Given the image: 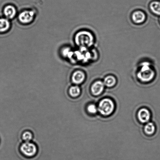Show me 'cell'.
<instances>
[{"label": "cell", "instance_id": "obj_1", "mask_svg": "<svg viewBox=\"0 0 160 160\" xmlns=\"http://www.w3.org/2000/svg\"><path fill=\"white\" fill-rule=\"evenodd\" d=\"M75 42L78 46L86 48L92 45L93 43V38L90 32L87 31H81L75 36Z\"/></svg>", "mask_w": 160, "mask_h": 160}, {"label": "cell", "instance_id": "obj_2", "mask_svg": "<svg viewBox=\"0 0 160 160\" xmlns=\"http://www.w3.org/2000/svg\"><path fill=\"white\" fill-rule=\"evenodd\" d=\"M155 76L154 71L150 68L149 64H143L142 69L138 74V77L140 81L143 82H148L152 81Z\"/></svg>", "mask_w": 160, "mask_h": 160}, {"label": "cell", "instance_id": "obj_3", "mask_svg": "<svg viewBox=\"0 0 160 160\" xmlns=\"http://www.w3.org/2000/svg\"><path fill=\"white\" fill-rule=\"evenodd\" d=\"M114 105L112 100L109 98H104L99 103L98 110L104 116H109L113 111Z\"/></svg>", "mask_w": 160, "mask_h": 160}, {"label": "cell", "instance_id": "obj_4", "mask_svg": "<svg viewBox=\"0 0 160 160\" xmlns=\"http://www.w3.org/2000/svg\"><path fill=\"white\" fill-rule=\"evenodd\" d=\"M20 150L23 156L28 158H34L37 153L36 145L30 142H26L22 144Z\"/></svg>", "mask_w": 160, "mask_h": 160}, {"label": "cell", "instance_id": "obj_5", "mask_svg": "<svg viewBox=\"0 0 160 160\" xmlns=\"http://www.w3.org/2000/svg\"><path fill=\"white\" fill-rule=\"evenodd\" d=\"M35 12L31 10H26L20 12L18 16L19 21L23 24L31 22L35 17Z\"/></svg>", "mask_w": 160, "mask_h": 160}, {"label": "cell", "instance_id": "obj_6", "mask_svg": "<svg viewBox=\"0 0 160 160\" xmlns=\"http://www.w3.org/2000/svg\"><path fill=\"white\" fill-rule=\"evenodd\" d=\"M138 117L140 122L142 123L148 122L150 120L151 114L149 111L145 108L139 110L138 112Z\"/></svg>", "mask_w": 160, "mask_h": 160}, {"label": "cell", "instance_id": "obj_7", "mask_svg": "<svg viewBox=\"0 0 160 160\" xmlns=\"http://www.w3.org/2000/svg\"><path fill=\"white\" fill-rule=\"evenodd\" d=\"M85 75L83 72L77 70L73 73L72 76V81L74 84H79L84 81Z\"/></svg>", "mask_w": 160, "mask_h": 160}, {"label": "cell", "instance_id": "obj_8", "mask_svg": "<svg viewBox=\"0 0 160 160\" xmlns=\"http://www.w3.org/2000/svg\"><path fill=\"white\" fill-rule=\"evenodd\" d=\"M105 85L102 82L98 81L96 82L92 85L91 87V91L94 95H100L104 89Z\"/></svg>", "mask_w": 160, "mask_h": 160}, {"label": "cell", "instance_id": "obj_9", "mask_svg": "<svg viewBox=\"0 0 160 160\" xmlns=\"http://www.w3.org/2000/svg\"><path fill=\"white\" fill-rule=\"evenodd\" d=\"M4 13L8 19H12L16 15L17 9L14 6L9 5L5 7Z\"/></svg>", "mask_w": 160, "mask_h": 160}, {"label": "cell", "instance_id": "obj_10", "mask_svg": "<svg viewBox=\"0 0 160 160\" xmlns=\"http://www.w3.org/2000/svg\"><path fill=\"white\" fill-rule=\"evenodd\" d=\"M132 19L133 21L137 23L143 22L145 19V15L141 11H136L132 14Z\"/></svg>", "mask_w": 160, "mask_h": 160}, {"label": "cell", "instance_id": "obj_11", "mask_svg": "<svg viewBox=\"0 0 160 160\" xmlns=\"http://www.w3.org/2000/svg\"><path fill=\"white\" fill-rule=\"evenodd\" d=\"M150 8L152 12L158 15H160V1L154 0L150 2Z\"/></svg>", "mask_w": 160, "mask_h": 160}, {"label": "cell", "instance_id": "obj_12", "mask_svg": "<svg viewBox=\"0 0 160 160\" xmlns=\"http://www.w3.org/2000/svg\"><path fill=\"white\" fill-rule=\"evenodd\" d=\"M10 23L7 18H0V32H4L8 30Z\"/></svg>", "mask_w": 160, "mask_h": 160}, {"label": "cell", "instance_id": "obj_13", "mask_svg": "<svg viewBox=\"0 0 160 160\" xmlns=\"http://www.w3.org/2000/svg\"><path fill=\"white\" fill-rule=\"evenodd\" d=\"M156 129V126L152 122L147 123L144 128L145 132L149 135H151L154 134Z\"/></svg>", "mask_w": 160, "mask_h": 160}, {"label": "cell", "instance_id": "obj_14", "mask_svg": "<svg viewBox=\"0 0 160 160\" xmlns=\"http://www.w3.org/2000/svg\"><path fill=\"white\" fill-rule=\"evenodd\" d=\"M103 83L107 87H111L116 84V79L114 76H109L105 78Z\"/></svg>", "mask_w": 160, "mask_h": 160}, {"label": "cell", "instance_id": "obj_15", "mask_svg": "<svg viewBox=\"0 0 160 160\" xmlns=\"http://www.w3.org/2000/svg\"><path fill=\"white\" fill-rule=\"evenodd\" d=\"M80 92H81V89L78 86H72L69 89V93L70 95L74 98L79 96Z\"/></svg>", "mask_w": 160, "mask_h": 160}, {"label": "cell", "instance_id": "obj_16", "mask_svg": "<svg viewBox=\"0 0 160 160\" xmlns=\"http://www.w3.org/2000/svg\"><path fill=\"white\" fill-rule=\"evenodd\" d=\"M22 138L26 142H30L32 139V134L30 132L26 131L23 133Z\"/></svg>", "mask_w": 160, "mask_h": 160}, {"label": "cell", "instance_id": "obj_17", "mask_svg": "<svg viewBox=\"0 0 160 160\" xmlns=\"http://www.w3.org/2000/svg\"><path fill=\"white\" fill-rule=\"evenodd\" d=\"M87 110L88 112L91 114H95L98 111V108L95 105L93 104H91L89 105L87 108Z\"/></svg>", "mask_w": 160, "mask_h": 160}, {"label": "cell", "instance_id": "obj_18", "mask_svg": "<svg viewBox=\"0 0 160 160\" xmlns=\"http://www.w3.org/2000/svg\"></svg>", "mask_w": 160, "mask_h": 160}]
</instances>
